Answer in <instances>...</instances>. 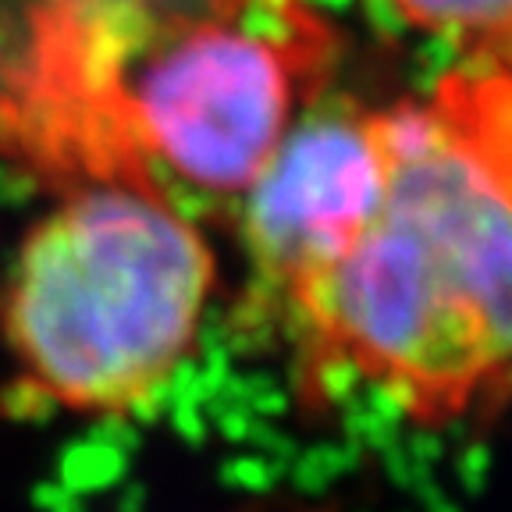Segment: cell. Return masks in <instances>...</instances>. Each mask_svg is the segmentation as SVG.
Wrapping results in <instances>:
<instances>
[{
	"label": "cell",
	"mask_w": 512,
	"mask_h": 512,
	"mask_svg": "<svg viewBox=\"0 0 512 512\" xmlns=\"http://www.w3.org/2000/svg\"><path fill=\"white\" fill-rule=\"evenodd\" d=\"M324 61L296 0H22L0 153L68 189L242 200Z\"/></svg>",
	"instance_id": "6da1fadb"
},
{
	"label": "cell",
	"mask_w": 512,
	"mask_h": 512,
	"mask_svg": "<svg viewBox=\"0 0 512 512\" xmlns=\"http://www.w3.org/2000/svg\"><path fill=\"white\" fill-rule=\"evenodd\" d=\"M381 125L377 210L288 306L320 367L448 427L512 388V57L441 75Z\"/></svg>",
	"instance_id": "7a4b0ae2"
},
{
	"label": "cell",
	"mask_w": 512,
	"mask_h": 512,
	"mask_svg": "<svg viewBox=\"0 0 512 512\" xmlns=\"http://www.w3.org/2000/svg\"><path fill=\"white\" fill-rule=\"evenodd\" d=\"M210 288L214 253L178 203L82 185L18 249L0 320L50 399L125 409L189 356Z\"/></svg>",
	"instance_id": "3957f363"
},
{
	"label": "cell",
	"mask_w": 512,
	"mask_h": 512,
	"mask_svg": "<svg viewBox=\"0 0 512 512\" xmlns=\"http://www.w3.org/2000/svg\"><path fill=\"white\" fill-rule=\"evenodd\" d=\"M381 111L331 96L306 100L242 192V239L264 285L285 299L335 267L384 192Z\"/></svg>",
	"instance_id": "277c9868"
},
{
	"label": "cell",
	"mask_w": 512,
	"mask_h": 512,
	"mask_svg": "<svg viewBox=\"0 0 512 512\" xmlns=\"http://www.w3.org/2000/svg\"><path fill=\"white\" fill-rule=\"evenodd\" d=\"M392 8L427 32L477 43L484 54L512 40V0H392Z\"/></svg>",
	"instance_id": "5b68a950"
},
{
	"label": "cell",
	"mask_w": 512,
	"mask_h": 512,
	"mask_svg": "<svg viewBox=\"0 0 512 512\" xmlns=\"http://www.w3.org/2000/svg\"><path fill=\"white\" fill-rule=\"evenodd\" d=\"M488 54H509L512 57V40L505 43V47H498V50H488Z\"/></svg>",
	"instance_id": "8992f818"
}]
</instances>
